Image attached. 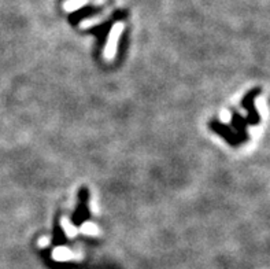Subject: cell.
<instances>
[{"label":"cell","instance_id":"1","mask_svg":"<svg viewBox=\"0 0 270 269\" xmlns=\"http://www.w3.org/2000/svg\"><path fill=\"white\" fill-rule=\"evenodd\" d=\"M88 2H91V0H66L65 5H63V9L66 11H74V10L87 5Z\"/></svg>","mask_w":270,"mask_h":269}]
</instances>
